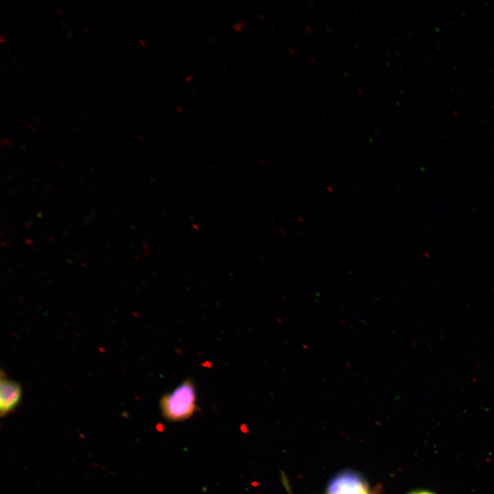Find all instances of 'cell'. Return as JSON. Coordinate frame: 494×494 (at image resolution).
<instances>
[{
  "mask_svg": "<svg viewBox=\"0 0 494 494\" xmlns=\"http://www.w3.org/2000/svg\"><path fill=\"white\" fill-rule=\"evenodd\" d=\"M6 39H7V36H6L5 34H3V35L1 36V42L2 43H6Z\"/></svg>",
  "mask_w": 494,
  "mask_h": 494,
  "instance_id": "cell-5",
  "label": "cell"
},
{
  "mask_svg": "<svg viewBox=\"0 0 494 494\" xmlns=\"http://www.w3.org/2000/svg\"><path fill=\"white\" fill-rule=\"evenodd\" d=\"M21 397V388L14 381L1 377L0 412L3 416L12 411L19 403Z\"/></svg>",
  "mask_w": 494,
  "mask_h": 494,
  "instance_id": "cell-3",
  "label": "cell"
},
{
  "mask_svg": "<svg viewBox=\"0 0 494 494\" xmlns=\"http://www.w3.org/2000/svg\"><path fill=\"white\" fill-rule=\"evenodd\" d=\"M409 494H434V493L429 492V491H416L412 492Z\"/></svg>",
  "mask_w": 494,
  "mask_h": 494,
  "instance_id": "cell-4",
  "label": "cell"
},
{
  "mask_svg": "<svg viewBox=\"0 0 494 494\" xmlns=\"http://www.w3.org/2000/svg\"><path fill=\"white\" fill-rule=\"evenodd\" d=\"M326 494H372L367 482L358 473L340 472L329 482Z\"/></svg>",
  "mask_w": 494,
  "mask_h": 494,
  "instance_id": "cell-2",
  "label": "cell"
},
{
  "mask_svg": "<svg viewBox=\"0 0 494 494\" xmlns=\"http://www.w3.org/2000/svg\"><path fill=\"white\" fill-rule=\"evenodd\" d=\"M196 399L194 384L191 379H187L161 397L160 409L163 417L169 421H185L198 410Z\"/></svg>",
  "mask_w": 494,
  "mask_h": 494,
  "instance_id": "cell-1",
  "label": "cell"
}]
</instances>
